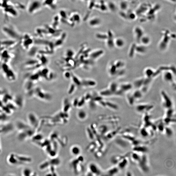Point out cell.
Returning a JSON list of instances; mask_svg holds the SVG:
<instances>
[{"mask_svg":"<svg viewBox=\"0 0 176 176\" xmlns=\"http://www.w3.org/2000/svg\"><path fill=\"white\" fill-rule=\"evenodd\" d=\"M35 130L31 128L24 131L18 132L17 138L19 140L24 141L30 139L35 133Z\"/></svg>","mask_w":176,"mask_h":176,"instance_id":"1","label":"cell"},{"mask_svg":"<svg viewBox=\"0 0 176 176\" xmlns=\"http://www.w3.org/2000/svg\"><path fill=\"white\" fill-rule=\"evenodd\" d=\"M26 118L28 125L31 128L36 130L39 124V119L37 115L33 112H30L27 114Z\"/></svg>","mask_w":176,"mask_h":176,"instance_id":"2","label":"cell"},{"mask_svg":"<svg viewBox=\"0 0 176 176\" xmlns=\"http://www.w3.org/2000/svg\"><path fill=\"white\" fill-rule=\"evenodd\" d=\"M15 129L14 124L7 123L0 127V134L7 135L11 133Z\"/></svg>","mask_w":176,"mask_h":176,"instance_id":"3","label":"cell"},{"mask_svg":"<svg viewBox=\"0 0 176 176\" xmlns=\"http://www.w3.org/2000/svg\"><path fill=\"white\" fill-rule=\"evenodd\" d=\"M14 125L15 129L17 130L18 132L24 131L32 128L28 125V123L21 120L17 121Z\"/></svg>","mask_w":176,"mask_h":176,"instance_id":"4","label":"cell"},{"mask_svg":"<svg viewBox=\"0 0 176 176\" xmlns=\"http://www.w3.org/2000/svg\"><path fill=\"white\" fill-rule=\"evenodd\" d=\"M16 155L20 165L30 164L33 161L32 157L28 155L17 154H16Z\"/></svg>","mask_w":176,"mask_h":176,"instance_id":"5","label":"cell"},{"mask_svg":"<svg viewBox=\"0 0 176 176\" xmlns=\"http://www.w3.org/2000/svg\"><path fill=\"white\" fill-rule=\"evenodd\" d=\"M6 160L8 164L11 166H17L20 165L15 153H11L9 154L7 157Z\"/></svg>","mask_w":176,"mask_h":176,"instance_id":"6","label":"cell"},{"mask_svg":"<svg viewBox=\"0 0 176 176\" xmlns=\"http://www.w3.org/2000/svg\"><path fill=\"white\" fill-rule=\"evenodd\" d=\"M139 165L142 170L144 172H147L148 171V168L147 164L146 156H143L141 157L140 160L139 161Z\"/></svg>","mask_w":176,"mask_h":176,"instance_id":"7","label":"cell"},{"mask_svg":"<svg viewBox=\"0 0 176 176\" xmlns=\"http://www.w3.org/2000/svg\"><path fill=\"white\" fill-rule=\"evenodd\" d=\"M22 175L24 176H35V174L32 169L29 168H25L22 169L21 172Z\"/></svg>","mask_w":176,"mask_h":176,"instance_id":"8","label":"cell"},{"mask_svg":"<svg viewBox=\"0 0 176 176\" xmlns=\"http://www.w3.org/2000/svg\"><path fill=\"white\" fill-rule=\"evenodd\" d=\"M134 151L137 153H145L146 152L148 151V149L146 147L143 146H135L134 147Z\"/></svg>","mask_w":176,"mask_h":176,"instance_id":"9","label":"cell"},{"mask_svg":"<svg viewBox=\"0 0 176 176\" xmlns=\"http://www.w3.org/2000/svg\"><path fill=\"white\" fill-rule=\"evenodd\" d=\"M117 164L118 167L119 169H124L128 164V159L126 157H123Z\"/></svg>","mask_w":176,"mask_h":176,"instance_id":"10","label":"cell"},{"mask_svg":"<svg viewBox=\"0 0 176 176\" xmlns=\"http://www.w3.org/2000/svg\"><path fill=\"white\" fill-rule=\"evenodd\" d=\"M162 94L164 97L165 100V106L168 108H170L172 106V103L171 100L167 96V95L164 92H162Z\"/></svg>","mask_w":176,"mask_h":176,"instance_id":"11","label":"cell"},{"mask_svg":"<svg viewBox=\"0 0 176 176\" xmlns=\"http://www.w3.org/2000/svg\"><path fill=\"white\" fill-rule=\"evenodd\" d=\"M132 158L134 161H138V162L140 160L141 157L137 152H134L132 154Z\"/></svg>","mask_w":176,"mask_h":176,"instance_id":"12","label":"cell"},{"mask_svg":"<svg viewBox=\"0 0 176 176\" xmlns=\"http://www.w3.org/2000/svg\"><path fill=\"white\" fill-rule=\"evenodd\" d=\"M148 107L147 106L145 105H139L137 107V110L139 112H142L144 111L145 110L147 111Z\"/></svg>","mask_w":176,"mask_h":176,"instance_id":"13","label":"cell"},{"mask_svg":"<svg viewBox=\"0 0 176 176\" xmlns=\"http://www.w3.org/2000/svg\"><path fill=\"white\" fill-rule=\"evenodd\" d=\"M164 130L165 131V133L168 136L170 137L173 135V132L171 128L169 127L165 128Z\"/></svg>","mask_w":176,"mask_h":176,"instance_id":"14","label":"cell"},{"mask_svg":"<svg viewBox=\"0 0 176 176\" xmlns=\"http://www.w3.org/2000/svg\"><path fill=\"white\" fill-rule=\"evenodd\" d=\"M119 168L118 167H114L112 169H110L109 171V173L110 175H114L115 174H117L118 172Z\"/></svg>","mask_w":176,"mask_h":176,"instance_id":"15","label":"cell"},{"mask_svg":"<svg viewBox=\"0 0 176 176\" xmlns=\"http://www.w3.org/2000/svg\"><path fill=\"white\" fill-rule=\"evenodd\" d=\"M84 83L85 84L86 86H95L96 84L95 82L91 80H87L84 81Z\"/></svg>","mask_w":176,"mask_h":176,"instance_id":"16","label":"cell"},{"mask_svg":"<svg viewBox=\"0 0 176 176\" xmlns=\"http://www.w3.org/2000/svg\"><path fill=\"white\" fill-rule=\"evenodd\" d=\"M102 51H99L98 52H95L93 54H92L91 55V56L92 58H96L97 57L101 55L102 53Z\"/></svg>","mask_w":176,"mask_h":176,"instance_id":"17","label":"cell"},{"mask_svg":"<svg viewBox=\"0 0 176 176\" xmlns=\"http://www.w3.org/2000/svg\"><path fill=\"white\" fill-rule=\"evenodd\" d=\"M111 91L107 90L103 91L101 93V94L103 96H109L111 94Z\"/></svg>","mask_w":176,"mask_h":176,"instance_id":"18","label":"cell"},{"mask_svg":"<svg viewBox=\"0 0 176 176\" xmlns=\"http://www.w3.org/2000/svg\"><path fill=\"white\" fill-rule=\"evenodd\" d=\"M116 44L118 46L121 47L123 45L124 42H123V40L120 39H118L116 41Z\"/></svg>","mask_w":176,"mask_h":176,"instance_id":"19","label":"cell"},{"mask_svg":"<svg viewBox=\"0 0 176 176\" xmlns=\"http://www.w3.org/2000/svg\"><path fill=\"white\" fill-rule=\"evenodd\" d=\"M131 87H132V86L130 85H124L122 86V89L124 90H127L131 89Z\"/></svg>","mask_w":176,"mask_h":176,"instance_id":"20","label":"cell"},{"mask_svg":"<svg viewBox=\"0 0 176 176\" xmlns=\"http://www.w3.org/2000/svg\"><path fill=\"white\" fill-rule=\"evenodd\" d=\"M141 133L142 135L144 136H146L148 134L147 132L145 129H142L141 131Z\"/></svg>","mask_w":176,"mask_h":176,"instance_id":"21","label":"cell"},{"mask_svg":"<svg viewBox=\"0 0 176 176\" xmlns=\"http://www.w3.org/2000/svg\"><path fill=\"white\" fill-rule=\"evenodd\" d=\"M158 129L159 131H161V132L164 130L165 127H164L163 123H163H161L159 124V125H158Z\"/></svg>","mask_w":176,"mask_h":176,"instance_id":"22","label":"cell"},{"mask_svg":"<svg viewBox=\"0 0 176 176\" xmlns=\"http://www.w3.org/2000/svg\"><path fill=\"white\" fill-rule=\"evenodd\" d=\"M173 113V110L171 109H169L167 113V116L168 117H172Z\"/></svg>","mask_w":176,"mask_h":176,"instance_id":"23","label":"cell"},{"mask_svg":"<svg viewBox=\"0 0 176 176\" xmlns=\"http://www.w3.org/2000/svg\"><path fill=\"white\" fill-rule=\"evenodd\" d=\"M107 104L110 107H111V108L113 109L116 110L117 109V108H118L117 106L115 105V104H113L110 103H107Z\"/></svg>","mask_w":176,"mask_h":176,"instance_id":"24","label":"cell"},{"mask_svg":"<svg viewBox=\"0 0 176 176\" xmlns=\"http://www.w3.org/2000/svg\"><path fill=\"white\" fill-rule=\"evenodd\" d=\"M165 78L166 80H171L172 79V76L170 73H166L165 75Z\"/></svg>","mask_w":176,"mask_h":176,"instance_id":"25","label":"cell"},{"mask_svg":"<svg viewBox=\"0 0 176 176\" xmlns=\"http://www.w3.org/2000/svg\"><path fill=\"white\" fill-rule=\"evenodd\" d=\"M116 85L115 83H113L111 84V86H110V91H114L116 90Z\"/></svg>","mask_w":176,"mask_h":176,"instance_id":"26","label":"cell"},{"mask_svg":"<svg viewBox=\"0 0 176 176\" xmlns=\"http://www.w3.org/2000/svg\"><path fill=\"white\" fill-rule=\"evenodd\" d=\"M134 96L136 98H139L141 96V93L138 91H137L135 92L134 94Z\"/></svg>","mask_w":176,"mask_h":176,"instance_id":"27","label":"cell"},{"mask_svg":"<svg viewBox=\"0 0 176 176\" xmlns=\"http://www.w3.org/2000/svg\"><path fill=\"white\" fill-rule=\"evenodd\" d=\"M142 42L144 44H147L149 42V39L146 37H143L142 39Z\"/></svg>","mask_w":176,"mask_h":176,"instance_id":"28","label":"cell"},{"mask_svg":"<svg viewBox=\"0 0 176 176\" xmlns=\"http://www.w3.org/2000/svg\"><path fill=\"white\" fill-rule=\"evenodd\" d=\"M73 81H74V82H75V84H77L78 85H79L80 84V82H79L78 78H77L76 77L74 76V77H73Z\"/></svg>","mask_w":176,"mask_h":176,"instance_id":"29","label":"cell"},{"mask_svg":"<svg viewBox=\"0 0 176 176\" xmlns=\"http://www.w3.org/2000/svg\"><path fill=\"white\" fill-rule=\"evenodd\" d=\"M137 50L140 52H144L145 49L143 47H139L137 48Z\"/></svg>","mask_w":176,"mask_h":176,"instance_id":"30","label":"cell"},{"mask_svg":"<svg viewBox=\"0 0 176 176\" xmlns=\"http://www.w3.org/2000/svg\"><path fill=\"white\" fill-rule=\"evenodd\" d=\"M146 73L147 75L148 76H151L153 74L152 71L150 69H148V70H147Z\"/></svg>","mask_w":176,"mask_h":176,"instance_id":"31","label":"cell"},{"mask_svg":"<svg viewBox=\"0 0 176 176\" xmlns=\"http://www.w3.org/2000/svg\"><path fill=\"white\" fill-rule=\"evenodd\" d=\"M74 86H73V85H72V86L70 87V89H69V91H68L69 94H71L73 91H74L73 90H74Z\"/></svg>","mask_w":176,"mask_h":176,"instance_id":"32","label":"cell"},{"mask_svg":"<svg viewBox=\"0 0 176 176\" xmlns=\"http://www.w3.org/2000/svg\"><path fill=\"white\" fill-rule=\"evenodd\" d=\"M115 66H112V67H111V69H110V71H111L112 73H113V72L114 73V72H115Z\"/></svg>","mask_w":176,"mask_h":176,"instance_id":"33","label":"cell"},{"mask_svg":"<svg viewBox=\"0 0 176 176\" xmlns=\"http://www.w3.org/2000/svg\"><path fill=\"white\" fill-rule=\"evenodd\" d=\"M121 64H122V63H121V62H118L117 64V67H119V66H120V65H121Z\"/></svg>","mask_w":176,"mask_h":176,"instance_id":"34","label":"cell"},{"mask_svg":"<svg viewBox=\"0 0 176 176\" xmlns=\"http://www.w3.org/2000/svg\"><path fill=\"white\" fill-rule=\"evenodd\" d=\"M1 151H2V146L1 145V143L0 142V154L1 153Z\"/></svg>","mask_w":176,"mask_h":176,"instance_id":"35","label":"cell"}]
</instances>
